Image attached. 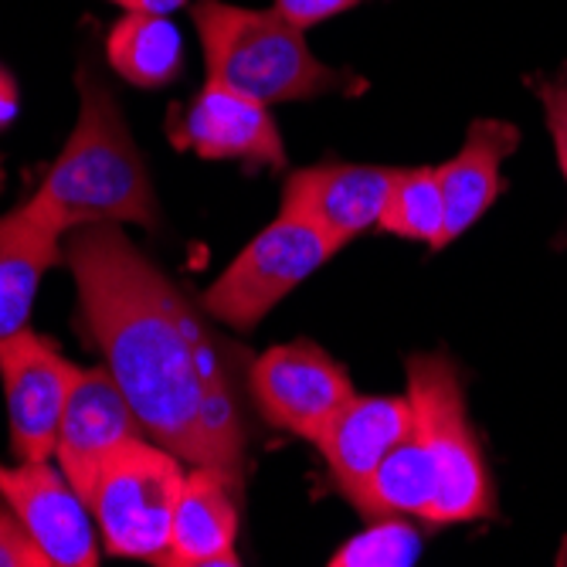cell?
<instances>
[{"instance_id": "cell-1", "label": "cell", "mask_w": 567, "mask_h": 567, "mask_svg": "<svg viewBox=\"0 0 567 567\" xmlns=\"http://www.w3.org/2000/svg\"><path fill=\"white\" fill-rule=\"evenodd\" d=\"M65 262L79 286L82 327L106 357L143 432L187 466H204L194 306L116 225L69 231Z\"/></svg>"}, {"instance_id": "cell-2", "label": "cell", "mask_w": 567, "mask_h": 567, "mask_svg": "<svg viewBox=\"0 0 567 567\" xmlns=\"http://www.w3.org/2000/svg\"><path fill=\"white\" fill-rule=\"evenodd\" d=\"M79 120L28 208L59 235L82 225L157 228V197L113 89L89 62L79 65Z\"/></svg>"}, {"instance_id": "cell-3", "label": "cell", "mask_w": 567, "mask_h": 567, "mask_svg": "<svg viewBox=\"0 0 567 567\" xmlns=\"http://www.w3.org/2000/svg\"><path fill=\"white\" fill-rule=\"evenodd\" d=\"M190 18L208 65V82L228 85L266 106L353 89V79L323 65L309 51L302 28L286 21L276 8L251 11L225 0H197Z\"/></svg>"}, {"instance_id": "cell-4", "label": "cell", "mask_w": 567, "mask_h": 567, "mask_svg": "<svg viewBox=\"0 0 567 567\" xmlns=\"http://www.w3.org/2000/svg\"><path fill=\"white\" fill-rule=\"evenodd\" d=\"M408 401L435 470V499L425 524L449 527L493 517V483L466 415L458 371L442 353L408 357Z\"/></svg>"}, {"instance_id": "cell-5", "label": "cell", "mask_w": 567, "mask_h": 567, "mask_svg": "<svg viewBox=\"0 0 567 567\" xmlns=\"http://www.w3.org/2000/svg\"><path fill=\"white\" fill-rule=\"evenodd\" d=\"M184 480V458L161 442H126L106 462L89 499L106 554L161 564L171 547L174 509Z\"/></svg>"}, {"instance_id": "cell-6", "label": "cell", "mask_w": 567, "mask_h": 567, "mask_svg": "<svg viewBox=\"0 0 567 567\" xmlns=\"http://www.w3.org/2000/svg\"><path fill=\"white\" fill-rule=\"evenodd\" d=\"M343 245L306 218L282 212L255 235L204 292V309L235 330L259 327L299 282L323 269Z\"/></svg>"}, {"instance_id": "cell-7", "label": "cell", "mask_w": 567, "mask_h": 567, "mask_svg": "<svg viewBox=\"0 0 567 567\" xmlns=\"http://www.w3.org/2000/svg\"><path fill=\"white\" fill-rule=\"evenodd\" d=\"M82 371L34 330H18L0 340V381L8 398L11 452L18 462H44L55 455L65 404Z\"/></svg>"}, {"instance_id": "cell-8", "label": "cell", "mask_w": 567, "mask_h": 567, "mask_svg": "<svg viewBox=\"0 0 567 567\" xmlns=\"http://www.w3.org/2000/svg\"><path fill=\"white\" fill-rule=\"evenodd\" d=\"M251 394L269 425L317 442L337 411L353 398V384L327 350L296 340L255 360Z\"/></svg>"}, {"instance_id": "cell-9", "label": "cell", "mask_w": 567, "mask_h": 567, "mask_svg": "<svg viewBox=\"0 0 567 567\" xmlns=\"http://www.w3.org/2000/svg\"><path fill=\"white\" fill-rule=\"evenodd\" d=\"M0 499L18 513V520L48 554L51 567L99 564L102 550L92 506L48 458L0 466Z\"/></svg>"}, {"instance_id": "cell-10", "label": "cell", "mask_w": 567, "mask_h": 567, "mask_svg": "<svg viewBox=\"0 0 567 567\" xmlns=\"http://www.w3.org/2000/svg\"><path fill=\"white\" fill-rule=\"evenodd\" d=\"M143 435L146 432L136 419V411L130 408L110 368L82 371L59 425V442H55L59 470L75 486V493L89 503L106 462L126 442Z\"/></svg>"}, {"instance_id": "cell-11", "label": "cell", "mask_w": 567, "mask_h": 567, "mask_svg": "<svg viewBox=\"0 0 567 567\" xmlns=\"http://www.w3.org/2000/svg\"><path fill=\"white\" fill-rule=\"evenodd\" d=\"M171 136L181 150H194L204 161H238L245 167L286 164V146L266 102L218 82H204L171 126Z\"/></svg>"}, {"instance_id": "cell-12", "label": "cell", "mask_w": 567, "mask_h": 567, "mask_svg": "<svg viewBox=\"0 0 567 567\" xmlns=\"http://www.w3.org/2000/svg\"><path fill=\"white\" fill-rule=\"evenodd\" d=\"M401 171L364 164H317L296 171L282 187V212L327 231L337 245L378 228Z\"/></svg>"}, {"instance_id": "cell-13", "label": "cell", "mask_w": 567, "mask_h": 567, "mask_svg": "<svg viewBox=\"0 0 567 567\" xmlns=\"http://www.w3.org/2000/svg\"><path fill=\"white\" fill-rule=\"evenodd\" d=\"M411 425V401L388 394H353L317 439L337 489L357 503L384 455Z\"/></svg>"}, {"instance_id": "cell-14", "label": "cell", "mask_w": 567, "mask_h": 567, "mask_svg": "<svg viewBox=\"0 0 567 567\" xmlns=\"http://www.w3.org/2000/svg\"><path fill=\"white\" fill-rule=\"evenodd\" d=\"M238 489L212 466H190L171 527L164 567H235L238 550Z\"/></svg>"}, {"instance_id": "cell-15", "label": "cell", "mask_w": 567, "mask_h": 567, "mask_svg": "<svg viewBox=\"0 0 567 567\" xmlns=\"http://www.w3.org/2000/svg\"><path fill=\"white\" fill-rule=\"evenodd\" d=\"M520 143V130L503 120H476L466 133V143L449 164L439 167L442 197H445V235L442 245L466 235L503 190V161Z\"/></svg>"}, {"instance_id": "cell-16", "label": "cell", "mask_w": 567, "mask_h": 567, "mask_svg": "<svg viewBox=\"0 0 567 567\" xmlns=\"http://www.w3.org/2000/svg\"><path fill=\"white\" fill-rule=\"evenodd\" d=\"M59 238L28 204L0 218V340L28 327L44 272L62 262Z\"/></svg>"}, {"instance_id": "cell-17", "label": "cell", "mask_w": 567, "mask_h": 567, "mask_svg": "<svg viewBox=\"0 0 567 567\" xmlns=\"http://www.w3.org/2000/svg\"><path fill=\"white\" fill-rule=\"evenodd\" d=\"M435 499V470H432V455L425 449V439L415 425V411H411V425L398 439V445L384 455L378 473L364 486V493L357 496V509L364 513L368 520L374 517H419L425 520Z\"/></svg>"}, {"instance_id": "cell-18", "label": "cell", "mask_w": 567, "mask_h": 567, "mask_svg": "<svg viewBox=\"0 0 567 567\" xmlns=\"http://www.w3.org/2000/svg\"><path fill=\"white\" fill-rule=\"evenodd\" d=\"M110 69L140 89H164L184 72V38L167 14H123L106 38Z\"/></svg>"}, {"instance_id": "cell-19", "label": "cell", "mask_w": 567, "mask_h": 567, "mask_svg": "<svg viewBox=\"0 0 567 567\" xmlns=\"http://www.w3.org/2000/svg\"><path fill=\"white\" fill-rule=\"evenodd\" d=\"M381 231L408 241H425L429 248H445V197H442V181L439 167H411L401 171L388 208L378 221Z\"/></svg>"}, {"instance_id": "cell-20", "label": "cell", "mask_w": 567, "mask_h": 567, "mask_svg": "<svg viewBox=\"0 0 567 567\" xmlns=\"http://www.w3.org/2000/svg\"><path fill=\"white\" fill-rule=\"evenodd\" d=\"M422 554V537L401 513L374 517L371 527L347 540L327 564L330 567H408Z\"/></svg>"}, {"instance_id": "cell-21", "label": "cell", "mask_w": 567, "mask_h": 567, "mask_svg": "<svg viewBox=\"0 0 567 567\" xmlns=\"http://www.w3.org/2000/svg\"><path fill=\"white\" fill-rule=\"evenodd\" d=\"M0 567H51L41 544L28 534L4 499H0Z\"/></svg>"}, {"instance_id": "cell-22", "label": "cell", "mask_w": 567, "mask_h": 567, "mask_svg": "<svg viewBox=\"0 0 567 567\" xmlns=\"http://www.w3.org/2000/svg\"><path fill=\"white\" fill-rule=\"evenodd\" d=\"M537 95L544 102V116H547V130L554 136V150H557V164L560 174L567 181V69L547 82L537 85Z\"/></svg>"}, {"instance_id": "cell-23", "label": "cell", "mask_w": 567, "mask_h": 567, "mask_svg": "<svg viewBox=\"0 0 567 567\" xmlns=\"http://www.w3.org/2000/svg\"><path fill=\"white\" fill-rule=\"evenodd\" d=\"M360 0H276V11L292 21L296 28H313V24H323L350 8H357Z\"/></svg>"}, {"instance_id": "cell-24", "label": "cell", "mask_w": 567, "mask_h": 567, "mask_svg": "<svg viewBox=\"0 0 567 567\" xmlns=\"http://www.w3.org/2000/svg\"><path fill=\"white\" fill-rule=\"evenodd\" d=\"M18 110H21L18 82L4 65H0V130H8L18 120Z\"/></svg>"}, {"instance_id": "cell-25", "label": "cell", "mask_w": 567, "mask_h": 567, "mask_svg": "<svg viewBox=\"0 0 567 567\" xmlns=\"http://www.w3.org/2000/svg\"><path fill=\"white\" fill-rule=\"evenodd\" d=\"M110 4L130 11V14H174L187 0H110Z\"/></svg>"}, {"instance_id": "cell-26", "label": "cell", "mask_w": 567, "mask_h": 567, "mask_svg": "<svg viewBox=\"0 0 567 567\" xmlns=\"http://www.w3.org/2000/svg\"><path fill=\"white\" fill-rule=\"evenodd\" d=\"M0 187H4V161H0Z\"/></svg>"}]
</instances>
